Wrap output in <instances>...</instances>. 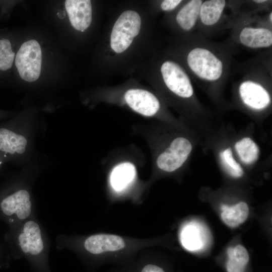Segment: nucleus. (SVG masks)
Listing matches in <instances>:
<instances>
[{
  "label": "nucleus",
  "mask_w": 272,
  "mask_h": 272,
  "mask_svg": "<svg viewBox=\"0 0 272 272\" xmlns=\"http://www.w3.org/2000/svg\"><path fill=\"white\" fill-rule=\"evenodd\" d=\"M134 131L147 143L154 168L161 172L172 173L181 168L190 155L193 145L186 136L177 132L165 137L155 125H139Z\"/></svg>",
  "instance_id": "1"
},
{
  "label": "nucleus",
  "mask_w": 272,
  "mask_h": 272,
  "mask_svg": "<svg viewBox=\"0 0 272 272\" xmlns=\"http://www.w3.org/2000/svg\"><path fill=\"white\" fill-rule=\"evenodd\" d=\"M4 244L10 256H23L34 263L45 262L50 248L49 236L37 217L9 228Z\"/></svg>",
  "instance_id": "2"
},
{
  "label": "nucleus",
  "mask_w": 272,
  "mask_h": 272,
  "mask_svg": "<svg viewBox=\"0 0 272 272\" xmlns=\"http://www.w3.org/2000/svg\"><path fill=\"white\" fill-rule=\"evenodd\" d=\"M36 217V208L27 187L9 184L0 188V220L9 228Z\"/></svg>",
  "instance_id": "3"
},
{
  "label": "nucleus",
  "mask_w": 272,
  "mask_h": 272,
  "mask_svg": "<svg viewBox=\"0 0 272 272\" xmlns=\"http://www.w3.org/2000/svg\"><path fill=\"white\" fill-rule=\"evenodd\" d=\"M141 20L135 11L127 10L121 14L115 23L111 34L110 44L117 53L125 50L140 32Z\"/></svg>",
  "instance_id": "4"
},
{
  "label": "nucleus",
  "mask_w": 272,
  "mask_h": 272,
  "mask_svg": "<svg viewBox=\"0 0 272 272\" xmlns=\"http://www.w3.org/2000/svg\"><path fill=\"white\" fill-rule=\"evenodd\" d=\"M42 52L39 43L35 40L24 42L18 50L15 63L21 78L32 82L40 75Z\"/></svg>",
  "instance_id": "5"
},
{
  "label": "nucleus",
  "mask_w": 272,
  "mask_h": 272,
  "mask_svg": "<svg viewBox=\"0 0 272 272\" xmlns=\"http://www.w3.org/2000/svg\"><path fill=\"white\" fill-rule=\"evenodd\" d=\"M187 61L192 71L202 79L214 81L218 80L222 75V62L207 49L193 48L189 52Z\"/></svg>",
  "instance_id": "6"
},
{
  "label": "nucleus",
  "mask_w": 272,
  "mask_h": 272,
  "mask_svg": "<svg viewBox=\"0 0 272 272\" xmlns=\"http://www.w3.org/2000/svg\"><path fill=\"white\" fill-rule=\"evenodd\" d=\"M161 72L167 87L179 97L188 99L193 94V89L187 75L178 64L171 61L163 63Z\"/></svg>",
  "instance_id": "7"
},
{
  "label": "nucleus",
  "mask_w": 272,
  "mask_h": 272,
  "mask_svg": "<svg viewBox=\"0 0 272 272\" xmlns=\"http://www.w3.org/2000/svg\"><path fill=\"white\" fill-rule=\"evenodd\" d=\"M126 104L134 112L148 117H158L161 104L151 92L141 89H130L123 94L121 104Z\"/></svg>",
  "instance_id": "8"
},
{
  "label": "nucleus",
  "mask_w": 272,
  "mask_h": 272,
  "mask_svg": "<svg viewBox=\"0 0 272 272\" xmlns=\"http://www.w3.org/2000/svg\"><path fill=\"white\" fill-rule=\"evenodd\" d=\"M125 244L120 236L106 234H94L87 237L83 242L84 250L92 254L115 251L122 249Z\"/></svg>",
  "instance_id": "9"
},
{
  "label": "nucleus",
  "mask_w": 272,
  "mask_h": 272,
  "mask_svg": "<svg viewBox=\"0 0 272 272\" xmlns=\"http://www.w3.org/2000/svg\"><path fill=\"white\" fill-rule=\"evenodd\" d=\"M239 92L243 102L253 109H263L270 103L268 93L258 83L250 81L244 82L239 86Z\"/></svg>",
  "instance_id": "10"
},
{
  "label": "nucleus",
  "mask_w": 272,
  "mask_h": 272,
  "mask_svg": "<svg viewBox=\"0 0 272 272\" xmlns=\"http://www.w3.org/2000/svg\"><path fill=\"white\" fill-rule=\"evenodd\" d=\"M27 143V139L12 127L0 126V153L7 160L23 154Z\"/></svg>",
  "instance_id": "11"
},
{
  "label": "nucleus",
  "mask_w": 272,
  "mask_h": 272,
  "mask_svg": "<svg viewBox=\"0 0 272 272\" xmlns=\"http://www.w3.org/2000/svg\"><path fill=\"white\" fill-rule=\"evenodd\" d=\"M65 7L73 27L84 31L92 21V6L89 0H66Z\"/></svg>",
  "instance_id": "12"
},
{
  "label": "nucleus",
  "mask_w": 272,
  "mask_h": 272,
  "mask_svg": "<svg viewBox=\"0 0 272 272\" xmlns=\"http://www.w3.org/2000/svg\"><path fill=\"white\" fill-rule=\"evenodd\" d=\"M180 237L182 246L189 251L201 250L206 244V230L197 222L186 224L181 231Z\"/></svg>",
  "instance_id": "13"
},
{
  "label": "nucleus",
  "mask_w": 272,
  "mask_h": 272,
  "mask_svg": "<svg viewBox=\"0 0 272 272\" xmlns=\"http://www.w3.org/2000/svg\"><path fill=\"white\" fill-rule=\"evenodd\" d=\"M137 170L134 165L128 161L119 163L112 169L110 175V183L116 191H121L134 180Z\"/></svg>",
  "instance_id": "14"
},
{
  "label": "nucleus",
  "mask_w": 272,
  "mask_h": 272,
  "mask_svg": "<svg viewBox=\"0 0 272 272\" xmlns=\"http://www.w3.org/2000/svg\"><path fill=\"white\" fill-rule=\"evenodd\" d=\"M241 43L252 48L268 47L272 44V32L262 28L245 27L239 35Z\"/></svg>",
  "instance_id": "15"
},
{
  "label": "nucleus",
  "mask_w": 272,
  "mask_h": 272,
  "mask_svg": "<svg viewBox=\"0 0 272 272\" xmlns=\"http://www.w3.org/2000/svg\"><path fill=\"white\" fill-rule=\"evenodd\" d=\"M221 210L222 221L231 228L236 227L245 222L249 214L248 206L243 201L231 207L222 205Z\"/></svg>",
  "instance_id": "16"
},
{
  "label": "nucleus",
  "mask_w": 272,
  "mask_h": 272,
  "mask_svg": "<svg viewBox=\"0 0 272 272\" xmlns=\"http://www.w3.org/2000/svg\"><path fill=\"white\" fill-rule=\"evenodd\" d=\"M234 149L240 161L246 165H252L258 159L259 147L250 137H243L236 142Z\"/></svg>",
  "instance_id": "17"
},
{
  "label": "nucleus",
  "mask_w": 272,
  "mask_h": 272,
  "mask_svg": "<svg viewBox=\"0 0 272 272\" xmlns=\"http://www.w3.org/2000/svg\"><path fill=\"white\" fill-rule=\"evenodd\" d=\"M202 3L201 0L190 1L179 11L176 21L183 29L189 30L194 27L199 15Z\"/></svg>",
  "instance_id": "18"
},
{
  "label": "nucleus",
  "mask_w": 272,
  "mask_h": 272,
  "mask_svg": "<svg viewBox=\"0 0 272 272\" xmlns=\"http://www.w3.org/2000/svg\"><path fill=\"white\" fill-rule=\"evenodd\" d=\"M226 5L224 0H210L202 3L200 9L199 17L205 25L212 26L218 22Z\"/></svg>",
  "instance_id": "19"
},
{
  "label": "nucleus",
  "mask_w": 272,
  "mask_h": 272,
  "mask_svg": "<svg viewBox=\"0 0 272 272\" xmlns=\"http://www.w3.org/2000/svg\"><path fill=\"white\" fill-rule=\"evenodd\" d=\"M227 253V272H244L249 259L246 249L241 245H237L234 247L228 248Z\"/></svg>",
  "instance_id": "20"
},
{
  "label": "nucleus",
  "mask_w": 272,
  "mask_h": 272,
  "mask_svg": "<svg viewBox=\"0 0 272 272\" xmlns=\"http://www.w3.org/2000/svg\"><path fill=\"white\" fill-rule=\"evenodd\" d=\"M219 158L223 169L231 177L238 178L243 175L242 167L233 157V151L230 147L220 151Z\"/></svg>",
  "instance_id": "21"
},
{
  "label": "nucleus",
  "mask_w": 272,
  "mask_h": 272,
  "mask_svg": "<svg viewBox=\"0 0 272 272\" xmlns=\"http://www.w3.org/2000/svg\"><path fill=\"white\" fill-rule=\"evenodd\" d=\"M15 55L11 41L7 38L0 39V71L5 72L12 67Z\"/></svg>",
  "instance_id": "22"
},
{
  "label": "nucleus",
  "mask_w": 272,
  "mask_h": 272,
  "mask_svg": "<svg viewBox=\"0 0 272 272\" xmlns=\"http://www.w3.org/2000/svg\"><path fill=\"white\" fill-rule=\"evenodd\" d=\"M181 2V0H165L162 3L161 8L163 11H171L176 8Z\"/></svg>",
  "instance_id": "23"
},
{
  "label": "nucleus",
  "mask_w": 272,
  "mask_h": 272,
  "mask_svg": "<svg viewBox=\"0 0 272 272\" xmlns=\"http://www.w3.org/2000/svg\"><path fill=\"white\" fill-rule=\"evenodd\" d=\"M10 256L4 243L2 244L0 242V262L6 261Z\"/></svg>",
  "instance_id": "24"
},
{
  "label": "nucleus",
  "mask_w": 272,
  "mask_h": 272,
  "mask_svg": "<svg viewBox=\"0 0 272 272\" xmlns=\"http://www.w3.org/2000/svg\"><path fill=\"white\" fill-rule=\"evenodd\" d=\"M142 272H164L162 268L153 264L146 265L142 270Z\"/></svg>",
  "instance_id": "25"
},
{
  "label": "nucleus",
  "mask_w": 272,
  "mask_h": 272,
  "mask_svg": "<svg viewBox=\"0 0 272 272\" xmlns=\"http://www.w3.org/2000/svg\"><path fill=\"white\" fill-rule=\"evenodd\" d=\"M7 160L6 158L0 153V169Z\"/></svg>",
  "instance_id": "26"
},
{
  "label": "nucleus",
  "mask_w": 272,
  "mask_h": 272,
  "mask_svg": "<svg viewBox=\"0 0 272 272\" xmlns=\"http://www.w3.org/2000/svg\"><path fill=\"white\" fill-rule=\"evenodd\" d=\"M254 2L255 3H263V2H266L265 0H257V1H254Z\"/></svg>",
  "instance_id": "27"
},
{
  "label": "nucleus",
  "mask_w": 272,
  "mask_h": 272,
  "mask_svg": "<svg viewBox=\"0 0 272 272\" xmlns=\"http://www.w3.org/2000/svg\"><path fill=\"white\" fill-rule=\"evenodd\" d=\"M271 16H272V13L271 12L270 13V14H269V20H270V22L272 21V17Z\"/></svg>",
  "instance_id": "28"
}]
</instances>
